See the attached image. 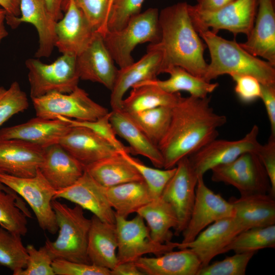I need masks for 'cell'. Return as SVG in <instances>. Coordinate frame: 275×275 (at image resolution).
Wrapping results in <instances>:
<instances>
[{
  "mask_svg": "<svg viewBox=\"0 0 275 275\" xmlns=\"http://www.w3.org/2000/svg\"><path fill=\"white\" fill-rule=\"evenodd\" d=\"M211 58L203 79L207 81L224 75H249L261 84L275 85V66L254 56L235 40H228L210 30L198 32Z\"/></svg>",
  "mask_w": 275,
  "mask_h": 275,
  "instance_id": "obj_3",
  "label": "cell"
},
{
  "mask_svg": "<svg viewBox=\"0 0 275 275\" xmlns=\"http://www.w3.org/2000/svg\"><path fill=\"white\" fill-rule=\"evenodd\" d=\"M240 45L255 57L275 66V10L274 0H258L253 27L246 41Z\"/></svg>",
  "mask_w": 275,
  "mask_h": 275,
  "instance_id": "obj_22",
  "label": "cell"
},
{
  "mask_svg": "<svg viewBox=\"0 0 275 275\" xmlns=\"http://www.w3.org/2000/svg\"><path fill=\"white\" fill-rule=\"evenodd\" d=\"M258 0H235L213 12H201L188 4L192 23L198 33L210 30L217 33L227 30L236 36L239 33L248 36L254 24Z\"/></svg>",
  "mask_w": 275,
  "mask_h": 275,
  "instance_id": "obj_10",
  "label": "cell"
},
{
  "mask_svg": "<svg viewBox=\"0 0 275 275\" xmlns=\"http://www.w3.org/2000/svg\"><path fill=\"white\" fill-rule=\"evenodd\" d=\"M25 65L28 70L32 99L52 92L70 93L78 87L80 78L76 57L62 54L50 64L29 58Z\"/></svg>",
  "mask_w": 275,
  "mask_h": 275,
  "instance_id": "obj_6",
  "label": "cell"
},
{
  "mask_svg": "<svg viewBox=\"0 0 275 275\" xmlns=\"http://www.w3.org/2000/svg\"><path fill=\"white\" fill-rule=\"evenodd\" d=\"M32 100L36 116L48 119L62 116L79 121H94L109 112L79 87L70 93L52 92Z\"/></svg>",
  "mask_w": 275,
  "mask_h": 275,
  "instance_id": "obj_9",
  "label": "cell"
},
{
  "mask_svg": "<svg viewBox=\"0 0 275 275\" xmlns=\"http://www.w3.org/2000/svg\"><path fill=\"white\" fill-rule=\"evenodd\" d=\"M172 107L159 106L138 113L128 114L147 136L157 145L170 125Z\"/></svg>",
  "mask_w": 275,
  "mask_h": 275,
  "instance_id": "obj_37",
  "label": "cell"
},
{
  "mask_svg": "<svg viewBox=\"0 0 275 275\" xmlns=\"http://www.w3.org/2000/svg\"><path fill=\"white\" fill-rule=\"evenodd\" d=\"M210 97H182L172 107L169 127L157 146L163 159V169L176 167L217 138L218 129L227 122L225 116L216 113Z\"/></svg>",
  "mask_w": 275,
  "mask_h": 275,
  "instance_id": "obj_1",
  "label": "cell"
},
{
  "mask_svg": "<svg viewBox=\"0 0 275 275\" xmlns=\"http://www.w3.org/2000/svg\"><path fill=\"white\" fill-rule=\"evenodd\" d=\"M270 183L269 194L275 197V136L270 135L267 142L261 145L257 153Z\"/></svg>",
  "mask_w": 275,
  "mask_h": 275,
  "instance_id": "obj_48",
  "label": "cell"
},
{
  "mask_svg": "<svg viewBox=\"0 0 275 275\" xmlns=\"http://www.w3.org/2000/svg\"><path fill=\"white\" fill-rule=\"evenodd\" d=\"M71 125L60 119L36 116L25 123L0 129L1 139H17L44 148L59 143Z\"/></svg>",
  "mask_w": 275,
  "mask_h": 275,
  "instance_id": "obj_24",
  "label": "cell"
},
{
  "mask_svg": "<svg viewBox=\"0 0 275 275\" xmlns=\"http://www.w3.org/2000/svg\"><path fill=\"white\" fill-rule=\"evenodd\" d=\"M96 32L74 1L69 0L65 14L56 25L55 47L62 54L76 57L87 47Z\"/></svg>",
  "mask_w": 275,
  "mask_h": 275,
  "instance_id": "obj_17",
  "label": "cell"
},
{
  "mask_svg": "<svg viewBox=\"0 0 275 275\" xmlns=\"http://www.w3.org/2000/svg\"><path fill=\"white\" fill-rule=\"evenodd\" d=\"M230 76L235 84V93L242 102L250 103L260 98L261 84L256 78L244 74Z\"/></svg>",
  "mask_w": 275,
  "mask_h": 275,
  "instance_id": "obj_47",
  "label": "cell"
},
{
  "mask_svg": "<svg viewBox=\"0 0 275 275\" xmlns=\"http://www.w3.org/2000/svg\"><path fill=\"white\" fill-rule=\"evenodd\" d=\"M199 176L192 167L188 157L183 158L176 166V170L166 185L161 197L174 209L178 225L175 235H179L186 227L196 197Z\"/></svg>",
  "mask_w": 275,
  "mask_h": 275,
  "instance_id": "obj_14",
  "label": "cell"
},
{
  "mask_svg": "<svg viewBox=\"0 0 275 275\" xmlns=\"http://www.w3.org/2000/svg\"><path fill=\"white\" fill-rule=\"evenodd\" d=\"M210 171L212 181L233 186L240 196L269 193V179L256 152H245Z\"/></svg>",
  "mask_w": 275,
  "mask_h": 275,
  "instance_id": "obj_8",
  "label": "cell"
},
{
  "mask_svg": "<svg viewBox=\"0 0 275 275\" xmlns=\"http://www.w3.org/2000/svg\"><path fill=\"white\" fill-rule=\"evenodd\" d=\"M179 250L155 257L142 256L134 263L147 275H197L202 267L197 256L188 248Z\"/></svg>",
  "mask_w": 275,
  "mask_h": 275,
  "instance_id": "obj_27",
  "label": "cell"
},
{
  "mask_svg": "<svg viewBox=\"0 0 275 275\" xmlns=\"http://www.w3.org/2000/svg\"><path fill=\"white\" fill-rule=\"evenodd\" d=\"M159 13L157 8H149L132 17L121 29L106 31L102 35L106 47L120 68L134 62L131 53L138 45L159 41Z\"/></svg>",
  "mask_w": 275,
  "mask_h": 275,
  "instance_id": "obj_5",
  "label": "cell"
},
{
  "mask_svg": "<svg viewBox=\"0 0 275 275\" xmlns=\"http://www.w3.org/2000/svg\"><path fill=\"white\" fill-rule=\"evenodd\" d=\"M269 121L271 135L275 136V85L261 84V95Z\"/></svg>",
  "mask_w": 275,
  "mask_h": 275,
  "instance_id": "obj_49",
  "label": "cell"
},
{
  "mask_svg": "<svg viewBox=\"0 0 275 275\" xmlns=\"http://www.w3.org/2000/svg\"><path fill=\"white\" fill-rule=\"evenodd\" d=\"M229 201L234 209V217L245 230L275 225V200L269 193L232 197Z\"/></svg>",
  "mask_w": 275,
  "mask_h": 275,
  "instance_id": "obj_29",
  "label": "cell"
},
{
  "mask_svg": "<svg viewBox=\"0 0 275 275\" xmlns=\"http://www.w3.org/2000/svg\"><path fill=\"white\" fill-rule=\"evenodd\" d=\"M147 223L152 240L158 243L171 241L178 218L172 206L161 197L154 198L136 212Z\"/></svg>",
  "mask_w": 275,
  "mask_h": 275,
  "instance_id": "obj_32",
  "label": "cell"
},
{
  "mask_svg": "<svg viewBox=\"0 0 275 275\" xmlns=\"http://www.w3.org/2000/svg\"><path fill=\"white\" fill-rule=\"evenodd\" d=\"M28 254L25 268L15 275H55L52 266L53 259L45 245L37 249L33 244L26 247Z\"/></svg>",
  "mask_w": 275,
  "mask_h": 275,
  "instance_id": "obj_44",
  "label": "cell"
},
{
  "mask_svg": "<svg viewBox=\"0 0 275 275\" xmlns=\"http://www.w3.org/2000/svg\"><path fill=\"white\" fill-rule=\"evenodd\" d=\"M255 252L235 253L224 259L202 267L197 275H244Z\"/></svg>",
  "mask_w": 275,
  "mask_h": 275,
  "instance_id": "obj_41",
  "label": "cell"
},
{
  "mask_svg": "<svg viewBox=\"0 0 275 275\" xmlns=\"http://www.w3.org/2000/svg\"><path fill=\"white\" fill-rule=\"evenodd\" d=\"M64 199L92 212L103 222L115 224L116 214L109 204L104 187L85 171L71 185L56 191L54 199Z\"/></svg>",
  "mask_w": 275,
  "mask_h": 275,
  "instance_id": "obj_18",
  "label": "cell"
},
{
  "mask_svg": "<svg viewBox=\"0 0 275 275\" xmlns=\"http://www.w3.org/2000/svg\"><path fill=\"white\" fill-rule=\"evenodd\" d=\"M58 226L57 239H46L44 245L53 260H66L91 264L87 254L91 219L85 216L84 209L77 205L70 207L57 199L52 201Z\"/></svg>",
  "mask_w": 275,
  "mask_h": 275,
  "instance_id": "obj_4",
  "label": "cell"
},
{
  "mask_svg": "<svg viewBox=\"0 0 275 275\" xmlns=\"http://www.w3.org/2000/svg\"><path fill=\"white\" fill-rule=\"evenodd\" d=\"M245 230L234 217L223 218L208 226L192 241L178 242L177 248L190 249L203 267L216 256L224 254L225 249L235 237Z\"/></svg>",
  "mask_w": 275,
  "mask_h": 275,
  "instance_id": "obj_15",
  "label": "cell"
},
{
  "mask_svg": "<svg viewBox=\"0 0 275 275\" xmlns=\"http://www.w3.org/2000/svg\"><path fill=\"white\" fill-rule=\"evenodd\" d=\"M68 122L72 126L87 128L114 146L120 152L131 154L129 147L125 146L117 138L109 121V112L94 121H79L58 116L57 119Z\"/></svg>",
  "mask_w": 275,
  "mask_h": 275,
  "instance_id": "obj_42",
  "label": "cell"
},
{
  "mask_svg": "<svg viewBox=\"0 0 275 275\" xmlns=\"http://www.w3.org/2000/svg\"><path fill=\"white\" fill-rule=\"evenodd\" d=\"M29 105V99L16 81L8 88L0 86V126L13 116L23 112Z\"/></svg>",
  "mask_w": 275,
  "mask_h": 275,
  "instance_id": "obj_40",
  "label": "cell"
},
{
  "mask_svg": "<svg viewBox=\"0 0 275 275\" xmlns=\"http://www.w3.org/2000/svg\"><path fill=\"white\" fill-rule=\"evenodd\" d=\"M7 12L0 6V44L2 41L8 35V32L5 25Z\"/></svg>",
  "mask_w": 275,
  "mask_h": 275,
  "instance_id": "obj_54",
  "label": "cell"
},
{
  "mask_svg": "<svg viewBox=\"0 0 275 275\" xmlns=\"http://www.w3.org/2000/svg\"><path fill=\"white\" fill-rule=\"evenodd\" d=\"M0 6L7 12L6 20L20 15V0H0Z\"/></svg>",
  "mask_w": 275,
  "mask_h": 275,
  "instance_id": "obj_53",
  "label": "cell"
},
{
  "mask_svg": "<svg viewBox=\"0 0 275 275\" xmlns=\"http://www.w3.org/2000/svg\"><path fill=\"white\" fill-rule=\"evenodd\" d=\"M52 266L55 275H111L107 268L62 259L53 260Z\"/></svg>",
  "mask_w": 275,
  "mask_h": 275,
  "instance_id": "obj_46",
  "label": "cell"
},
{
  "mask_svg": "<svg viewBox=\"0 0 275 275\" xmlns=\"http://www.w3.org/2000/svg\"><path fill=\"white\" fill-rule=\"evenodd\" d=\"M0 182L26 202L41 229L52 234L58 232L56 214L51 205L57 190L39 169L36 174L31 177H19L1 173Z\"/></svg>",
  "mask_w": 275,
  "mask_h": 275,
  "instance_id": "obj_7",
  "label": "cell"
},
{
  "mask_svg": "<svg viewBox=\"0 0 275 275\" xmlns=\"http://www.w3.org/2000/svg\"><path fill=\"white\" fill-rule=\"evenodd\" d=\"M275 248V225L253 227L239 233L226 248L224 253L255 252Z\"/></svg>",
  "mask_w": 275,
  "mask_h": 275,
  "instance_id": "obj_36",
  "label": "cell"
},
{
  "mask_svg": "<svg viewBox=\"0 0 275 275\" xmlns=\"http://www.w3.org/2000/svg\"><path fill=\"white\" fill-rule=\"evenodd\" d=\"M20 15L6 20L12 29L22 22L29 23L36 28L39 38L36 58L49 57L55 47L56 25L57 21L49 12L45 0H20Z\"/></svg>",
  "mask_w": 275,
  "mask_h": 275,
  "instance_id": "obj_19",
  "label": "cell"
},
{
  "mask_svg": "<svg viewBox=\"0 0 275 275\" xmlns=\"http://www.w3.org/2000/svg\"><path fill=\"white\" fill-rule=\"evenodd\" d=\"M85 167L120 152L89 129L71 126L58 143Z\"/></svg>",
  "mask_w": 275,
  "mask_h": 275,
  "instance_id": "obj_23",
  "label": "cell"
},
{
  "mask_svg": "<svg viewBox=\"0 0 275 275\" xmlns=\"http://www.w3.org/2000/svg\"><path fill=\"white\" fill-rule=\"evenodd\" d=\"M108 202L116 215L127 218L154 199L144 180L104 187Z\"/></svg>",
  "mask_w": 275,
  "mask_h": 275,
  "instance_id": "obj_30",
  "label": "cell"
},
{
  "mask_svg": "<svg viewBox=\"0 0 275 275\" xmlns=\"http://www.w3.org/2000/svg\"><path fill=\"white\" fill-rule=\"evenodd\" d=\"M76 64L80 79L99 83L112 90L118 69L101 33H95L87 47L76 57Z\"/></svg>",
  "mask_w": 275,
  "mask_h": 275,
  "instance_id": "obj_16",
  "label": "cell"
},
{
  "mask_svg": "<svg viewBox=\"0 0 275 275\" xmlns=\"http://www.w3.org/2000/svg\"><path fill=\"white\" fill-rule=\"evenodd\" d=\"M182 97L180 92L169 93L155 85L138 84L133 86L129 96L124 98L122 109L132 114L159 106L173 107Z\"/></svg>",
  "mask_w": 275,
  "mask_h": 275,
  "instance_id": "obj_34",
  "label": "cell"
},
{
  "mask_svg": "<svg viewBox=\"0 0 275 275\" xmlns=\"http://www.w3.org/2000/svg\"><path fill=\"white\" fill-rule=\"evenodd\" d=\"M164 73L170 75L169 78L166 80L157 78L138 84L155 85L169 93L185 91L189 93L190 96L200 98L207 97L208 94L212 93L218 86L217 82L207 81L203 78L196 76L179 66H171Z\"/></svg>",
  "mask_w": 275,
  "mask_h": 275,
  "instance_id": "obj_33",
  "label": "cell"
},
{
  "mask_svg": "<svg viewBox=\"0 0 275 275\" xmlns=\"http://www.w3.org/2000/svg\"><path fill=\"white\" fill-rule=\"evenodd\" d=\"M31 213L17 194L0 189V226L5 230L21 236L28 233L26 217Z\"/></svg>",
  "mask_w": 275,
  "mask_h": 275,
  "instance_id": "obj_35",
  "label": "cell"
},
{
  "mask_svg": "<svg viewBox=\"0 0 275 275\" xmlns=\"http://www.w3.org/2000/svg\"><path fill=\"white\" fill-rule=\"evenodd\" d=\"M39 169L58 190L75 182L83 175L85 166L57 143L45 148L43 160Z\"/></svg>",
  "mask_w": 275,
  "mask_h": 275,
  "instance_id": "obj_25",
  "label": "cell"
},
{
  "mask_svg": "<svg viewBox=\"0 0 275 275\" xmlns=\"http://www.w3.org/2000/svg\"><path fill=\"white\" fill-rule=\"evenodd\" d=\"M87 254L91 264L113 269L118 264V240L115 224L91 218Z\"/></svg>",
  "mask_w": 275,
  "mask_h": 275,
  "instance_id": "obj_28",
  "label": "cell"
},
{
  "mask_svg": "<svg viewBox=\"0 0 275 275\" xmlns=\"http://www.w3.org/2000/svg\"><path fill=\"white\" fill-rule=\"evenodd\" d=\"M203 177H198L193 207L187 225L182 232V243L192 241L214 222L235 215L232 203L211 190L206 185Z\"/></svg>",
  "mask_w": 275,
  "mask_h": 275,
  "instance_id": "obj_13",
  "label": "cell"
},
{
  "mask_svg": "<svg viewBox=\"0 0 275 275\" xmlns=\"http://www.w3.org/2000/svg\"><path fill=\"white\" fill-rule=\"evenodd\" d=\"M259 131L255 125L239 140L216 138L211 141L188 157L192 167L198 176H204L215 167L230 162L245 152L257 153L261 146L258 139Z\"/></svg>",
  "mask_w": 275,
  "mask_h": 275,
  "instance_id": "obj_12",
  "label": "cell"
},
{
  "mask_svg": "<svg viewBox=\"0 0 275 275\" xmlns=\"http://www.w3.org/2000/svg\"><path fill=\"white\" fill-rule=\"evenodd\" d=\"M44 151L45 148L22 140L0 139V169L16 177L34 176Z\"/></svg>",
  "mask_w": 275,
  "mask_h": 275,
  "instance_id": "obj_21",
  "label": "cell"
},
{
  "mask_svg": "<svg viewBox=\"0 0 275 275\" xmlns=\"http://www.w3.org/2000/svg\"><path fill=\"white\" fill-rule=\"evenodd\" d=\"M83 12L96 32L103 35L106 31L109 0H73Z\"/></svg>",
  "mask_w": 275,
  "mask_h": 275,
  "instance_id": "obj_45",
  "label": "cell"
},
{
  "mask_svg": "<svg viewBox=\"0 0 275 275\" xmlns=\"http://www.w3.org/2000/svg\"><path fill=\"white\" fill-rule=\"evenodd\" d=\"M134 262H126L118 264L111 270V275H144Z\"/></svg>",
  "mask_w": 275,
  "mask_h": 275,
  "instance_id": "obj_51",
  "label": "cell"
},
{
  "mask_svg": "<svg viewBox=\"0 0 275 275\" xmlns=\"http://www.w3.org/2000/svg\"><path fill=\"white\" fill-rule=\"evenodd\" d=\"M85 171L104 187L144 180L138 170L121 152L86 166Z\"/></svg>",
  "mask_w": 275,
  "mask_h": 275,
  "instance_id": "obj_31",
  "label": "cell"
},
{
  "mask_svg": "<svg viewBox=\"0 0 275 275\" xmlns=\"http://www.w3.org/2000/svg\"><path fill=\"white\" fill-rule=\"evenodd\" d=\"M162 54L158 50H147V53L138 62L118 69L112 89L110 104L112 110L122 108L124 96L134 86L146 81L157 79L161 73Z\"/></svg>",
  "mask_w": 275,
  "mask_h": 275,
  "instance_id": "obj_20",
  "label": "cell"
},
{
  "mask_svg": "<svg viewBox=\"0 0 275 275\" xmlns=\"http://www.w3.org/2000/svg\"><path fill=\"white\" fill-rule=\"evenodd\" d=\"M4 173V172L0 169V173ZM0 189L3 190L8 193L16 194L15 192L13 191L11 189L6 186V185L2 183L1 182H0Z\"/></svg>",
  "mask_w": 275,
  "mask_h": 275,
  "instance_id": "obj_55",
  "label": "cell"
},
{
  "mask_svg": "<svg viewBox=\"0 0 275 275\" xmlns=\"http://www.w3.org/2000/svg\"><path fill=\"white\" fill-rule=\"evenodd\" d=\"M159 22L160 39L150 43L147 50L161 52V73L174 66L203 78L208 65L204 58L207 46L192 23L188 4L182 2L163 8L159 13Z\"/></svg>",
  "mask_w": 275,
  "mask_h": 275,
  "instance_id": "obj_2",
  "label": "cell"
},
{
  "mask_svg": "<svg viewBox=\"0 0 275 275\" xmlns=\"http://www.w3.org/2000/svg\"><path fill=\"white\" fill-rule=\"evenodd\" d=\"M124 157L138 170L147 184L154 198L161 196V193L176 170V167L163 170L146 166L140 160L126 152H121Z\"/></svg>",
  "mask_w": 275,
  "mask_h": 275,
  "instance_id": "obj_39",
  "label": "cell"
},
{
  "mask_svg": "<svg viewBox=\"0 0 275 275\" xmlns=\"http://www.w3.org/2000/svg\"><path fill=\"white\" fill-rule=\"evenodd\" d=\"M69 0H45L47 8L56 21H58L64 16Z\"/></svg>",
  "mask_w": 275,
  "mask_h": 275,
  "instance_id": "obj_52",
  "label": "cell"
},
{
  "mask_svg": "<svg viewBox=\"0 0 275 275\" xmlns=\"http://www.w3.org/2000/svg\"><path fill=\"white\" fill-rule=\"evenodd\" d=\"M144 1L113 0L108 15L106 31H116L124 27L132 17L141 13Z\"/></svg>",
  "mask_w": 275,
  "mask_h": 275,
  "instance_id": "obj_43",
  "label": "cell"
},
{
  "mask_svg": "<svg viewBox=\"0 0 275 275\" xmlns=\"http://www.w3.org/2000/svg\"><path fill=\"white\" fill-rule=\"evenodd\" d=\"M109 121L116 135L129 145L131 154L148 158L157 168H163V159L158 146L140 128L131 116L123 109L109 112Z\"/></svg>",
  "mask_w": 275,
  "mask_h": 275,
  "instance_id": "obj_26",
  "label": "cell"
},
{
  "mask_svg": "<svg viewBox=\"0 0 275 275\" xmlns=\"http://www.w3.org/2000/svg\"><path fill=\"white\" fill-rule=\"evenodd\" d=\"M118 248V264L135 262L146 254L160 256L177 248L178 242L158 243L151 239L150 230L145 221L139 214L132 218L116 215Z\"/></svg>",
  "mask_w": 275,
  "mask_h": 275,
  "instance_id": "obj_11",
  "label": "cell"
},
{
  "mask_svg": "<svg viewBox=\"0 0 275 275\" xmlns=\"http://www.w3.org/2000/svg\"><path fill=\"white\" fill-rule=\"evenodd\" d=\"M113 0H109V10H108V13L110 10V9L111 8L112 3H113Z\"/></svg>",
  "mask_w": 275,
  "mask_h": 275,
  "instance_id": "obj_56",
  "label": "cell"
},
{
  "mask_svg": "<svg viewBox=\"0 0 275 275\" xmlns=\"http://www.w3.org/2000/svg\"><path fill=\"white\" fill-rule=\"evenodd\" d=\"M21 235L0 228V265L13 271V274L25 268L28 254Z\"/></svg>",
  "mask_w": 275,
  "mask_h": 275,
  "instance_id": "obj_38",
  "label": "cell"
},
{
  "mask_svg": "<svg viewBox=\"0 0 275 275\" xmlns=\"http://www.w3.org/2000/svg\"><path fill=\"white\" fill-rule=\"evenodd\" d=\"M235 0H196L194 8L201 12L216 11Z\"/></svg>",
  "mask_w": 275,
  "mask_h": 275,
  "instance_id": "obj_50",
  "label": "cell"
}]
</instances>
